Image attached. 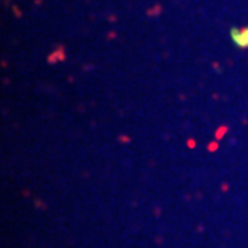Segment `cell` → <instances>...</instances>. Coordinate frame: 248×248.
Here are the masks:
<instances>
[{
    "instance_id": "obj_1",
    "label": "cell",
    "mask_w": 248,
    "mask_h": 248,
    "mask_svg": "<svg viewBox=\"0 0 248 248\" xmlns=\"http://www.w3.org/2000/svg\"><path fill=\"white\" fill-rule=\"evenodd\" d=\"M232 37H234V42L237 44L239 47L245 48L248 47V28L244 29H232Z\"/></svg>"
}]
</instances>
